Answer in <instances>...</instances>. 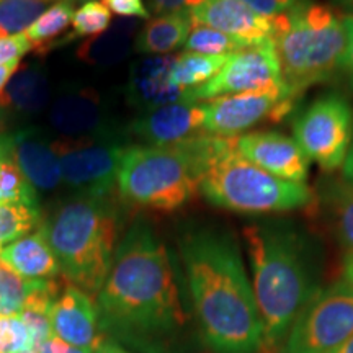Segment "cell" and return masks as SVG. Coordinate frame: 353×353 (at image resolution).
Segmentation results:
<instances>
[{
	"label": "cell",
	"mask_w": 353,
	"mask_h": 353,
	"mask_svg": "<svg viewBox=\"0 0 353 353\" xmlns=\"http://www.w3.org/2000/svg\"><path fill=\"white\" fill-rule=\"evenodd\" d=\"M343 25H345L347 32V51L345 57H343L342 69L345 70L353 83V15H343Z\"/></svg>",
	"instance_id": "obj_39"
},
{
	"label": "cell",
	"mask_w": 353,
	"mask_h": 353,
	"mask_svg": "<svg viewBox=\"0 0 353 353\" xmlns=\"http://www.w3.org/2000/svg\"><path fill=\"white\" fill-rule=\"evenodd\" d=\"M330 2L345 15H353V0H330Z\"/></svg>",
	"instance_id": "obj_43"
},
{
	"label": "cell",
	"mask_w": 353,
	"mask_h": 353,
	"mask_svg": "<svg viewBox=\"0 0 353 353\" xmlns=\"http://www.w3.org/2000/svg\"><path fill=\"white\" fill-rule=\"evenodd\" d=\"M8 159L21 170L30 183L41 192H52L63 182L61 162L52 143L34 131H17L7 134Z\"/></svg>",
	"instance_id": "obj_18"
},
{
	"label": "cell",
	"mask_w": 353,
	"mask_h": 353,
	"mask_svg": "<svg viewBox=\"0 0 353 353\" xmlns=\"http://www.w3.org/2000/svg\"><path fill=\"white\" fill-rule=\"evenodd\" d=\"M182 255L206 343L214 353L262 352V321L232 236L213 229L196 231L185 237Z\"/></svg>",
	"instance_id": "obj_1"
},
{
	"label": "cell",
	"mask_w": 353,
	"mask_h": 353,
	"mask_svg": "<svg viewBox=\"0 0 353 353\" xmlns=\"http://www.w3.org/2000/svg\"><path fill=\"white\" fill-rule=\"evenodd\" d=\"M185 48L190 52H200V54L210 56H231L236 52L247 50V44L239 39L229 37L218 32V30L210 28L205 25H193L190 32Z\"/></svg>",
	"instance_id": "obj_30"
},
{
	"label": "cell",
	"mask_w": 353,
	"mask_h": 353,
	"mask_svg": "<svg viewBox=\"0 0 353 353\" xmlns=\"http://www.w3.org/2000/svg\"><path fill=\"white\" fill-rule=\"evenodd\" d=\"M205 134L170 145H130L121 159L123 200L162 213L180 210L200 188Z\"/></svg>",
	"instance_id": "obj_7"
},
{
	"label": "cell",
	"mask_w": 353,
	"mask_h": 353,
	"mask_svg": "<svg viewBox=\"0 0 353 353\" xmlns=\"http://www.w3.org/2000/svg\"><path fill=\"white\" fill-rule=\"evenodd\" d=\"M231 56H210L185 51L182 54L175 56L170 81L176 87L185 88V90H193V88H198L213 81L219 74V70L226 65Z\"/></svg>",
	"instance_id": "obj_24"
},
{
	"label": "cell",
	"mask_w": 353,
	"mask_h": 353,
	"mask_svg": "<svg viewBox=\"0 0 353 353\" xmlns=\"http://www.w3.org/2000/svg\"><path fill=\"white\" fill-rule=\"evenodd\" d=\"M205 0H148V10L154 15H167V13L192 12L200 7Z\"/></svg>",
	"instance_id": "obj_36"
},
{
	"label": "cell",
	"mask_w": 353,
	"mask_h": 353,
	"mask_svg": "<svg viewBox=\"0 0 353 353\" xmlns=\"http://www.w3.org/2000/svg\"><path fill=\"white\" fill-rule=\"evenodd\" d=\"M50 123L64 138H82L103 132L105 112L101 97L94 88H74L54 100Z\"/></svg>",
	"instance_id": "obj_19"
},
{
	"label": "cell",
	"mask_w": 353,
	"mask_h": 353,
	"mask_svg": "<svg viewBox=\"0 0 353 353\" xmlns=\"http://www.w3.org/2000/svg\"><path fill=\"white\" fill-rule=\"evenodd\" d=\"M325 192L335 232L348 252H353V185L343 179L330 185Z\"/></svg>",
	"instance_id": "obj_26"
},
{
	"label": "cell",
	"mask_w": 353,
	"mask_h": 353,
	"mask_svg": "<svg viewBox=\"0 0 353 353\" xmlns=\"http://www.w3.org/2000/svg\"><path fill=\"white\" fill-rule=\"evenodd\" d=\"M19 69L20 61H13V63L0 65V94H2V90L7 87V83L10 82V79L15 76V72Z\"/></svg>",
	"instance_id": "obj_40"
},
{
	"label": "cell",
	"mask_w": 353,
	"mask_h": 353,
	"mask_svg": "<svg viewBox=\"0 0 353 353\" xmlns=\"http://www.w3.org/2000/svg\"><path fill=\"white\" fill-rule=\"evenodd\" d=\"M283 85L280 61L270 39L232 54L213 81L190 90V100H211L216 97L270 90Z\"/></svg>",
	"instance_id": "obj_12"
},
{
	"label": "cell",
	"mask_w": 353,
	"mask_h": 353,
	"mask_svg": "<svg viewBox=\"0 0 353 353\" xmlns=\"http://www.w3.org/2000/svg\"><path fill=\"white\" fill-rule=\"evenodd\" d=\"M0 2H2V0H0Z\"/></svg>",
	"instance_id": "obj_47"
},
{
	"label": "cell",
	"mask_w": 353,
	"mask_h": 353,
	"mask_svg": "<svg viewBox=\"0 0 353 353\" xmlns=\"http://www.w3.org/2000/svg\"><path fill=\"white\" fill-rule=\"evenodd\" d=\"M343 273H345V281L353 290V252H348L343 262Z\"/></svg>",
	"instance_id": "obj_42"
},
{
	"label": "cell",
	"mask_w": 353,
	"mask_h": 353,
	"mask_svg": "<svg viewBox=\"0 0 353 353\" xmlns=\"http://www.w3.org/2000/svg\"><path fill=\"white\" fill-rule=\"evenodd\" d=\"M190 13L193 25L210 26L249 48L273 38V20L252 10L242 0H205Z\"/></svg>",
	"instance_id": "obj_17"
},
{
	"label": "cell",
	"mask_w": 353,
	"mask_h": 353,
	"mask_svg": "<svg viewBox=\"0 0 353 353\" xmlns=\"http://www.w3.org/2000/svg\"><path fill=\"white\" fill-rule=\"evenodd\" d=\"M69 285L97 298L107 280L120 237V218L107 198L64 203L41 224Z\"/></svg>",
	"instance_id": "obj_5"
},
{
	"label": "cell",
	"mask_w": 353,
	"mask_h": 353,
	"mask_svg": "<svg viewBox=\"0 0 353 353\" xmlns=\"http://www.w3.org/2000/svg\"><path fill=\"white\" fill-rule=\"evenodd\" d=\"M343 176L348 183L353 185V134H352V143L350 149H348L345 164H343Z\"/></svg>",
	"instance_id": "obj_41"
},
{
	"label": "cell",
	"mask_w": 353,
	"mask_h": 353,
	"mask_svg": "<svg viewBox=\"0 0 353 353\" xmlns=\"http://www.w3.org/2000/svg\"><path fill=\"white\" fill-rule=\"evenodd\" d=\"M294 141L309 161L334 172L345 164L353 134V112L345 97L322 95L307 105L293 123Z\"/></svg>",
	"instance_id": "obj_10"
},
{
	"label": "cell",
	"mask_w": 353,
	"mask_h": 353,
	"mask_svg": "<svg viewBox=\"0 0 353 353\" xmlns=\"http://www.w3.org/2000/svg\"><path fill=\"white\" fill-rule=\"evenodd\" d=\"M298 99L286 85L216 97L205 101V132L239 136L260 123H278L293 112Z\"/></svg>",
	"instance_id": "obj_11"
},
{
	"label": "cell",
	"mask_w": 353,
	"mask_h": 353,
	"mask_svg": "<svg viewBox=\"0 0 353 353\" xmlns=\"http://www.w3.org/2000/svg\"><path fill=\"white\" fill-rule=\"evenodd\" d=\"M61 162L63 180L83 198H108L117 188L121 159L126 148L105 132L82 138L52 141Z\"/></svg>",
	"instance_id": "obj_9"
},
{
	"label": "cell",
	"mask_w": 353,
	"mask_h": 353,
	"mask_svg": "<svg viewBox=\"0 0 353 353\" xmlns=\"http://www.w3.org/2000/svg\"><path fill=\"white\" fill-rule=\"evenodd\" d=\"M252 267V290L263 327L260 353L285 345L294 321L316 294L301 237L280 224L244 228Z\"/></svg>",
	"instance_id": "obj_3"
},
{
	"label": "cell",
	"mask_w": 353,
	"mask_h": 353,
	"mask_svg": "<svg viewBox=\"0 0 353 353\" xmlns=\"http://www.w3.org/2000/svg\"><path fill=\"white\" fill-rule=\"evenodd\" d=\"M39 224V208L0 203V250Z\"/></svg>",
	"instance_id": "obj_31"
},
{
	"label": "cell",
	"mask_w": 353,
	"mask_h": 353,
	"mask_svg": "<svg viewBox=\"0 0 353 353\" xmlns=\"http://www.w3.org/2000/svg\"><path fill=\"white\" fill-rule=\"evenodd\" d=\"M273 20L275 51L283 83L293 94L329 81L342 69L347 51L343 15L322 3L304 0Z\"/></svg>",
	"instance_id": "obj_6"
},
{
	"label": "cell",
	"mask_w": 353,
	"mask_h": 353,
	"mask_svg": "<svg viewBox=\"0 0 353 353\" xmlns=\"http://www.w3.org/2000/svg\"><path fill=\"white\" fill-rule=\"evenodd\" d=\"M51 0H2L0 2V38L25 33L50 7Z\"/></svg>",
	"instance_id": "obj_27"
},
{
	"label": "cell",
	"mask_w": 353,
	"mask_h": 353,
	"mask_svg": "<svg viewBox=\"0 0 353 353\" xmlns=\"http://www.w3.org/2000/svg\"><path fill=\"white\" fill-rule=\"evenodd\" d=\"M332 353H353V337L348 339L342 347H339L337 350H334Z\"/></svg>",
	"instance_id": "obj_46"
},
{
	"label": "cell",
	"mask_w": 353,
	"mask_h": 353,
	"mask_svg": "<svg viewBox=\"0 0 353 353\" xmlns=\"http://www.w3.org/2000/svg\"><path fill=\"white\" fill-rule=\"evenodd\" d=\"M193 28L192 13L157 15L139 30L134 39V51L144 56H162L185 46Z\"/></svg>",
	"instance_id": "obj_21"
},
{
	"label": "cell",
	"mask_w": 353,
	"mask_h": 353,
	"mask_svg": "<svg viewBox=\"0 0 353 353\" xmlns=\"http://www.w3.org/2000/svg\"><path fill=\"white\" fill-rule=\"evenodd\" d=\"M242 2L260 15L267 17V19H275L278 15L293 10L304 0H242Z\"/></svg>",
	"instance_id": "obj_35"
},
{
	"label": "cell",
	"mask_w": 353,
	"mask_h": 353,
	"mask_svg": "<svg viewBox=\"0 0 353 353\" xmlns=\"http://www.w3.org/2000/svg\"><path fill=\"white\" fill-rule=\"evenodd\" d=\"M51 330L61 341L97 352L107 343L97 301L85 291L68 285L52 304Z\"/></svg>",
	"instance_id": "obj_13"
},
{
	"label": "cell",
	"mask_w": 353,
	"mask_h": 353,
	"mask_svg": "<svg viewBox=\"0 0 353 353\" xmlns=\"http://www.w3.org/2000/svg\"><path fill=\"white\" fill-rule=\"evenodd\" d=\"M105 6L110 8V12L120 17L149 19V10L143 0H105Z\"/></svg>",
	"instance_id": "obj_37"
},
{
	"label": "cell",
	"mask_w": 353,
	"mask_h": 353,
	"mask_svg": "<svg viewBox=\"0 0 353 353\" xmlns=\"http://www.w3.org/2000/svg\"><path fill=\"white\" fill-rule=\"evenodd\" d=\"M134 26L125 21L110 26L99 37L88 38L77 48V57L88 65L95 68H112L121 63L130 54Z\"/></svg>",
	"instance_id": "obj_23"
},
{
	"label": "cell",
	"mask_w": 353,
	"mask_h": 353,
	"mask_svg": "<svg viewBox=\"0 0 353 353\" xmlns=\"http://www.w3.org/2000/svg\"><path fill=\"white\" fill-rule=\"evenodd\" d=\"M72 17L74 6L69 0H61V2L48 7L25 32L34 54H46L54 46L56 39L63 37L65 30L72 25Z\"/></svg>",
	"instance_id": "obj_25"
},
{
	"label": "cell",
	"mask_w": 353,
	"mask_h": 353,
	"mask_svg": "<svg viewBox=\"0 0 353 353\" xmlns=\"http://www.w3.org/2000/svg\"><path fill=\"white\" fill-rule=\"evenodd\" d=\"M39 353H95V352L87 350V348L70 345V343L57 339L56 335H51V337L43 343Z\"/></svg>",
	"instance_id": "obj_38"
},
{
	"label": "cell",
	"mask_w": 353,
	"mask_h": 353,
	"mask_svg": "<svg viewBox=\"0 0 353 353\" xmlns=\"http://www.w3.org/2000/svg\"><path fill=\"white\" fill-rule=\"evenodd\" d=\"M95 353H130V352H126L125 348H121L120 345H117V343L107 342V343H105V345H101Z\"/></svg>",
	"instance_id": "obj_44"
},
{
	"label": "cell",
	"mask_w": 353,
	"mask_h": 353,
	"mask_svg": "<svg viewBox=\"0 0 353 353\" xmlns=\"http://www.w3.org/2000/svg\"><path fill=\"white\" fill-rule=\"evenodd\" d=\"M0 203L38 208V192L10 159L0 162Z\"/></svg>",
	"instance_id": "obj_29"
},
{
	"label": "cell",
	"mask_w": 353,
	"mask_h": 353,
	"mask_svg": "<svg viewBox=\"0 0 353 353\" xmlns=\"http://www.w3.org/2000/svg\"><path fill=\"white\" fill-rule=\"evenodd\" d=\"M237 151L260 169L286 182L306 183L309 161L293 138L275 131H254L236 138Z\"/></svg>",
	"instance_id": "obj_14"
},
{
	"label": "cell",
	"mask_w": 353,
	"mask_h": 353,
	"mask_svg": "<svg viewBox=\"0 0 353 353\" xmlns=\"http://www.w3.org/2000/svg\"><path fill=\"white\" fill-rule=\"evenodd\" d=\"M237 136L205 134L200 192L211 205L244 214L283 213L307 206L312 190L306 183L276 179L242 156Z\"/></svg>",
	"instance_id": "obj_4"
},
{
	"label": "cell",
	"mask_w": 353,
	"mask_h": 353,
	"mask_svg": "<svg viewBox=\"0 0 353 353\" xmlns=\"http://www.w3.org/2000/svg\"><path fill=\"white\" fill-rule=\"evenodd\" d=\"M0 260L30 280H54L61 275L59 262L41 226L3 247Z\"/></svg>",
	"instance_id": "obj_20"
},
{
	"label": "cell",
	"mask_w": 353,
	"mask_h": 353,
	"mask_svg": "<svg viewBox=\"0 0 353 353\" xmlns=\"http://www.w3.org/2000/svg\"><path fill=\"white\" fill-rule=\"evenodd\" d=\"M72 33L70 38L76 37H99L112 26V12L99 0H88L81 8L74 12Z\"/></svg>",
	"instance_id": "obj_32"
},
{
	"label": "cell",
	"mask_w": 353,
	"mask_h": 353,
	"mask_svg": "<svg viewBox=\"0 0 353 353\" xmlns=\"http://www.w3.org/2000/svg\"><path fill=\"white\" fill-rule=\"evenodd\" d=\"M175 56H145L131 65L128 77V101L143 113L170 103L190 100V90L176 87L170 81Z\"/></svg>",
	"instance_id": "obj_16"
},
{
	"label": "cell",
	"mask_w": 353,
	"mask_h": 353,
	"mask_svg": "<svg viewBox=\"0 0 353 353\" xmlns=\"http://www.w3.org/2000/svg\"><path fill=\"white\" fill-rule=\"evenodd\" d=\"M30 51H32V44L25 33L0 38V65L20 61Z\"/></svg>",
	"instance_id": "obj_34"
},
{
	"label": "cell",
	"mask_w": 353,
	"mask_h": 353,
	"mask_svg": "<svg viewBox=\"0 0 353 353\" xmlns=\"http://www.w3.org/2000/svg\"><path fill=\"white\" fill-rule=\"evenodd\" d=\"M30 348V330L20 314L0 316V353H25Z\"/></svg>",
	"instance_id": "obj_33"
},
{
	"label": "cell",
	"mask_w": 353,
	"mask_h": 353,
	"mask_svg": "<svg viewBox=\"0 0 353 353\" xmlns=\"http://www.w3.org/2000/svg\"><path fill=\"white\" fill-rule=\"evenodd\" d=\"M43 280H30L0 260V316L20 314L26 299Z\"/></svg>",
	"instance_id": "obj_28"
},
{
	"label": "cell",
	"mask_w": 353,
	"mask_h": 353,
	"mask_svg": "<svg viewBox=\"0 0 353 353\" xmlns=\"http://www.w3.org/2000/svg\"><path fill=\"white\" fill-rule=\"evenodd\" d=\"M95 299L105 330L165 334L185 322L169 254L143 221L132 224L118 244Z\"/></svg>",
	"instance_id": "obj_2"
},
{
	"label": "cell",
	"mask_w": 353,
	"mask_h": 353,
	"mask_svg": "<svg viewBox=\"0 0 353 353\" xmlns=\"http://www.w3.org/2000/svg\"><path fill=\"white\" fill-rule=\"evenodd\" d=\"M8 157V143L7 134H0V162Z\"/></svg>",
	"instance_id": "obj_45"
},
{
	"label": "cell",
	"mask_w": 353,
	"mask_h": 353,
	"mask_svg": "<svg viewBox=\"0 0 353 353\" xmlns=\"http://www.w3.org/2000/svg\"><path fill=\"white\" fill-rule=\"evenodd\" d=\"M130 130L145 145H170L196 138L205 132V101H179L145 112Z\"/></svg>",
	"instance_id": "obj_15"
},
{
	"label": "cell",
	"mask_w": 353,
	"mask_h": 353,
	"mask_svg": "<svg viewBox=\"0 0 353 353\" xmlns=\"http://www.w3.org/2000/svg\"><path fill=\"white\" fill-rule=\"evenodd\" d=\"M50 101V82L41 65L20 68L0 94V108L20 114L41 112Z\"/></svg>",
	"instance_id": "obj_22"
},
{
	"label": "cell",
	"mask_w": 353,
	"mask_h": 353,
	"mask_svg": "<svg viewBox=\"0 0 353 353\" xmlns=\"http://www.w3.org/2000/svg\"><path fill=\"white\" fill-rule=\"evenodd\" d=\"M353 337V290L345 280L316 293L294 321L283 353H332Z\"/></svg>",
	"instance_id": "obj_8"
}]
</instances>
